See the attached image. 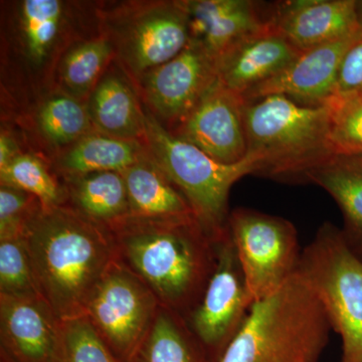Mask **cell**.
I'll return each mask as SVG.
<instances>
[{
	"label": "cell",
	"mask_w": 362,
	"mask_h": 362,
	"mask_svg": "<svg viewBox=\"0 0 362 362\" xmlns=\"http://www.w3.org/2000/svg\"><path fill=\"white\" fill-rule=\"evenodd\" d=\"M23 238L42 299L61 320L85 315L117 257L110 230L68 206L42 207Z\"/></svg>",
	"instance_id": "obj_1"
},
{
	"label": "cell",
	"mask_w": 362,
	"mask_h": 362,
	"mask_svg": "<svg viewBox=\"0 0 362 362\" xmlns=\"http://www.w3.org/2000/svg\"><path fill=\"white\" fill-rule=\"evenodd\" d=\"M117 259L187 319L201 301L216 266V240L197 220L124 218L111 228Z\"/></svg>",
	"instance_id": "obj_2"
},
{
	"label": "cell",
	"mask_w": 362,
	"mask_h": 362,
	"mask_svg": "<svg viewBox=\"0 0 362 362\" xmlns=\"http://www.w3.org/2000/svg\"><path fill=\"white\" fill-rule=\"evenodd\" d=\"M330 330L323 307L296 273L252 305L218 362H318Z\"/></svg>",
	"instance_id": "obj_3"
},
{
	"label": "cell",
	"mask_w": 362,
	"mask_h": 362,
	"mask_svg": "<svg viewBox=\"0 0 362 362\" xmlns=\"http://www.w3.org/2000/svg\"><path fill=\"white\" fill-rule=\"evenodd\" d=\"M247 154L257 173L305 180L309 171L334 156L329 109L305 106L281 95L245 101Z\"/></svg>",
	"instance_id": "obj_4"
},
{
	"label": "cell",
	"mask_w": 362,
	"mask_h": 362,
	"mask_svg": "<svg viewBox=\"0 0 362 362\" xmlns=\"http://www.w3.org/2000/svg\"><path fill=\"white\" fill-rule=\"evenodd\" d=\"M143 144L151 160L182 192L195 218L213 239L228 230V197L233 185L256 175V163L247 156L240 163H221L173 135L144 108Z\"/></svg>",
	"instance_id": "obj_5"
},
{
	"label": "cell",
	"mask_w": 362,
	"mask_h": 362,
	"mask_svg": "<svg viewBox=\"0 0 362 362\" xmlns=\"http://www.w3.org/2000/svg\"><path fill=\"white\" fill-rule=\"evenodd\" d=\"M298 275L310 288L341 338L340 362L362 359V261L342 230L323 223L301 254Z\"/></svg>",
	"instance_id": "obj_6"
},
{
	"label": "cell",
	"mask_w": 362,
	"mask_h": 362,
	"mask_svg": "<svg viewBox=\"0 0 362 362\" xmlns=\"http://www.w3.org/2000/svg\"><path fill=\"white\" fill-rule=\"evenodd\" d=\"M104 23L105 37L135 82L175 58L189 44L183 0L131 2L107 14Z\"/></svg>",
	"instance_id": "obj_7"
},
{
	"label": "cell",
	"mask_w": 362,
	"mask_h": 362,
	"mask_svg": "<svg viewBox=\"0 0 362 362\" xmlns=\"http://www.w3.org/2000/svg\"><path fill=\"white\" fill-rule=\"evenodd\" d=\"M228 228L255 303L297 273L302 252L291 221L239 207L230 213Z\"/></svg>",
	"instance_id": "obj_8"
},
{
	"label": "cell",
	"mask_w": 362,
	"mask_h": 362,
	"mask_svg": "<svg viewBox=\"0 0 362 362\" xmlns=\"http://www.w3.org/2000/svg\"><path fill=\"white\" fill-rule=\"evenodd\" d=\"M159 306L148 286L116 257L93 293L85 315L117 358L129 362Z\"/></svg>",
	"instance_id": "obj_9"
},
{
	"label": "cell",
	"mask_w": 362,
	"mask_h": 362,
	"mask_svg": "<svg viewBox=\"0 0 362 362\" xmlns=\"http://www.w3.org/2000/svg\"><path fill=\"white\" fill-rule=\"evenodd\" d=\"M216 259L201 301L187 318L209 362H218L255 304L230 232L216 240Z\"/></svg>",
	"instance_id": "obj_10"
},
{
	"label": "cell",
	"mask_w": 362,
	"mask_h": 362,
	"mask_svg": "<svg viewBox=\"0 0 362 362\" xmlns=\"http://www.w3.org/2000/svg\"><path fill=\"white\" fill-rule=\"evenodd\" d=\"M216 81V59L201 45L189 42L175 58L145 74L135 84L141 92L145 108L173 130Z\"/></svg>",
	"instance_id": "obj_11"
},
{
	"label": "cell",
	"mask_w": 362,
	"mask_h": 362,
	"mask_svg": "<svg viewBox=\"0 0 362 362\" xmlns=\"http://www.w3.org/2000/svg\"><path fill=\"white\" fill-rule=\"evenodd\" d=\"M245 100L216 81L187 118L169 130L221 163L247 158Z\"/></svg>",
	"instance_id": "obj_12"
},
{
	"label": "cell",
	"mask_w": 362,
	"mask_h": 362,
	"mask_svg": "<svg viewBox=\"0 0 362 362\" xmlns=\"http://www.w3.org/2000/svg\"><path fill=\"white\" fill-rule=\"evenodd\" d=\"M362 32L302 52L290 65L243 96L245 101L281 95L305 106H325L335 95L340 66Z\"/></svg>",
	"instance_id": "obj_13"
},
{
	"label": "cell",
	"mask_w": 362,
	"mask_h": 362,
	"mask_svg": "<svg viewBox=\"0 0 362 362\" xmlns=\"http://www.w3.org/2000/svg\"><path fill=\"white\" fill-rule=\"evenodd\" d=\"M356 0H285L269 4V25L300 52L361 33Z\"/></svg>",
	"instance_id": "obj_14"
},
{
	"label": "cell",
	"mask_w": 362,
	"mask_h": 362,
	"mask_svg": "<svg viewBox=\"0 0 362 362\" xmlns=\"http://www.w3.org/2000/svg\"><path fill=\"white\" fill-rule=\"evenodd\" d=\"M61 321L42 297L0 295V362H54Z\"/></svg>",
	"instance_id": "obj_15"
},
{
	"label": "cell",
	"mask_w": 362,
	"mask_h": 362,
	"mask_svg": "<svg viewBox=\"0 0 362 362\" xmlns=\"http://www.w3.org/2000/svg\"><path fill=\"white\" fill-rule=\"evenodd\" d=\"M189 42L218 59L240 40L269 25V4L252 0H183Z\"/></svg>",
	"instance_id": "obj_16"
},
{
	"label": "cell",
	"mask_w": 362,
	"mask_h": 362,
	"mask_svg": "<svg viewBox=\"0 0 362 362\" xmlns=\"http://www.w3.org/2000/svg\"><path fill=\"white\" fill-rule=\"evenodd\" d=\"M301 52L271 28L240 40L216 59L218 80L240 96L277 76Z\"/></svg>",
	"instance_id": "obj_17"
},
{
	"label": "cell",
	"mask_w": 362,
	"mask_h": 362,
	"mask_svg": "<svg viewBox=\"0 0 362 362\" xmlns=\"http://www.w3.org/2000/svg\"><path fill=\"white\" fill-rule=\"evenodd\" d=\"M122 175L127 187L130 218L197 220L185 195L149 156L124 170Z\"/></svg>",
	"instance_id": "obj_18"
},
{
	"label": "cell",
	"mask_w": 362,
	"mask_h": 362,
	"mask_svg": "<svg viewBox=\"0 0 362 362\" xmlns=\"http://www.w3.org/2000/svg\"><path fill=\"white\" fill-rule=\"evenodd\" d=\"M97 132L125 140L143 141L144 108L134 86L117 71L104 74L87 104Z\"/></svg>",
	"instance_id": "obj_19"
},
{
	"label": "cell",
	"mask_w": 362,
	"mask_h": 362,
	"mask_svg": "<svg viewBox=\"0 0 362 362\" xmlns=\"http://www.w3.org/2000/svg\"><path fill=\"white\" fill-rule=\"evenodd\" d=\"M148 156L141 141L120 139L95 131L64 150L54 160V168L63 180L102 171L123 173Z\"/></svg>",
	"instance_id": "obj_20"
},
{
	"label": "cell",
	"mask_w": 362,
	"mask_h": 362,
	"mask_svg": "<svg viewBox=\"0 0 362 362\" xmlns=\"http://www.w3.org/2000/svg\"><path fill=\"white\" fill-rule=\"evenodd\" d=\"M66 206L111 230L129 216V199L122 173L102 171L63 180Z\"/></svg>",
	"instance_id": "obj_21"
},
{
	"label": "cell",
	"mask_w": 362,
	"mask_h": 362,
	"mask_svg": "<svg viewBox=\"0 0 362 362\" xmlns=\"http://www.w3.org/2000/svg\"><path fill=\"white\" fill-rule=\"evenodd\" d=\"M305 180L315 183L337 202L344 218L342 232L350 246L362 243V153H335L309 171Z\"/></svg>",
	"instance_id": "obj_22"
},
{
	"label": "cell",
	"mask_w": 362,
	"mask_h": 362,
	"mask_svg": "<svg viewBox=\"0 0 362 362\" xmlns=\"http://www.w3.org/2000/svg\"><path fill=\"white\" fill-rule=\"evenodd\" d=\"M66 6L59 0H23L18 4L16 35L28 66H44L56 51L65 28Z\"/></svg>",
	"instance_id": "obj_23"
},
{
	"label": "cell",
	"mask_w": 362,
	"mask_h": 362,
	"mask_svg": "<svg viewBox=\"0 0 362 362\" xmlns=\"http://www.w3.org/2000/svg\"><path fill=\"white\" fill-rule=\"evenodd\" d=\"M129 362H209L187 319L159 306L151 327Z\"/></svg>",
	"instance_id": "obj_24"
},
{
	"label": "cell",
	"mask_w": 362,
	"mask_h": 362,
	"mask_svg": "<svg viewBox=\"0 0 362 362\" xmlns=\"http://www.w3.org/2000/svg\"><path fill=\"white\" fill-rule=\"evenodd\" d=\"M35 122L45 141L58 148H68L96 131L87 105L66 93H58L45 99L37 110Z\"/></svg>",
	"instance_id": "obj_25"
},
{
	"label": "cell",
	"mask_w": 362,
	"mask_h": 362,
	"mask_svg": "<svg viewBox=\"0 0 362 362\" xmlns=\"http://www.w3.org/2000/svg\"><path fill=\"white\" fill-rule=\"evenodd\" d=\"M114 56L113 45L104 35L71 45L59 66V83L66 94L78 100L90 94Z\"/></svg>",
	"instance_id": "obj_26"
},
{
	"label": "cell",
	"mask_w": 362,
	"mask_h": 362,
	"mask_svg": "<svg viewBox=\"0 0 362 362\" xmlns=\"http://www.w3.org/2000/svg\"><path fill=\"white\" fill-rule=\"evenodd\" d=\"M0 181L1 185L20 188L33 194L42 207L66 206L65 185L45 161L32 153L21 152L0 168Z\"/></svg>",
	"instance_id": "obj_27"
},
{
	"label": "cell",
	"mask_w": 362,
	"mask_h": 362,
	"mask_svg": "<svg viewBox=\"0 0 362 362\" xmlns=\"http://www.w3.org/2000/svg\"><path fill=\"white\" fill-rule=\"evenodd\" d=\"M54 362H121L86 315L61 321Z\"/></svg>",
	"instance_id": "obj_28"
},
{
	"label": "cell",
	"mask_w": 362,
	"mask_h": 362,
	"mask_svg": "<svg viewBox=\"0 0 362 362\" xmlns=\"http://www.w3.org/2000/svg\"><path fill=\"white\" fill-rule=\"evenodd\" d=\"M0 295L42 297L23 237L0 240Z\"/></svg>",
	"instance_id": "obj_29"
},
{
	"label": "cell",
	"mask_w": 362,
	"mask_h": 362,
	"mask_svg": "<svg viewBox=\"0 0 362 362\" xmlns=\"http://www.w3.org/2000/svg\"><path fill=\"white\" fill-rule=\"evenodd\" d=\"M326 106L335 153H362V93L334 96Z\"/></svg>",
	"instance_id": "obj_30"
},
{
	"label": "cell",
	"mask_w": 362,
	"mask_h": 362,
	"mask_svg": "<svg viewBox=\"0 0 362 362\" xmlns=\"http://www.w3.org/2000/svg\"><path fill=\"white\" fill-rule=\"evenodd\" d=\"M42 206L20 188L0 187V240L23 237L26 226Z\"/></svg>",
	"instance_id": "obj_31"
},
{
	"label": "cell",
	"mask_w": 362,
	"mask_h": 362,
	"mask_svg": "<svg viewBox=\"0 0 362 362\" xmlns=\"http://www.w3.org/2000/svg\"><path fill=\"white\" fill-rule=\"evenodd\" d=\"M359 93H362V35L349 47L342 59L334 96Z\"/></svg>",
	"instance_id": "obj_32"
},
{
	"label": "cell",
	"mask_w": 362,
	"mask_h": 362,
	"mask_svg": "<svg viewBox=\"0 0 362 362\" xmlns=\"http://www.w3.org/2000/svg\"><path fill=\"white\" fill-rule=\"evenodd\" d=\"M21 153L18 144L11 135L1 131L0 135V168L6 166L14 157Z\"/></svg>",
	"instance_id": "obj_33"
},
{
	"label": "cell",
	"mask_w": 362,
	"mask_h": 362,
	"mask_svg": "<svg viewBox=\"0 0 362 362\" xmlns=\"http://www.w3.org/2000/svg\"><path fill=\"white\" fill-rule=\"evenodd\" d=\"M356 11L357 23H358L359 28H361L362 32V0H356Z\"/></svg>",
	"instance_id": "obj_34"
},
{
	"label": "cell",
	"mask_w": 362,
	"mask_h": 362,
	"mask_svg": "<svg viewBox=\"0 0 362 362\" xmlns=\"http://www.w3.org/2000/svg\"><path fill=\"white\" fill-rule=\"evenodd\" d=\"M351 247V246H350ZM354 252H356L357 257L362 261V243L361 244L356 245V246L351 247Z\"/></svg>",
	"instance_id": "obj_35"
},
{
	"label": "cell",
	"mask_w": 362,
	"mask_h": 362,
	"mask_svg": "<svg viewBox=\"0 0 362 362\" xmlns=\"http://www.w3.org/2000/svg\"><path fill=\"white\" fill-rule=\"evenodd\" d=\"M361 362H362V359H361Z\"/></svg>",
	"instance_id": "obj_36"
}]
</instances>
